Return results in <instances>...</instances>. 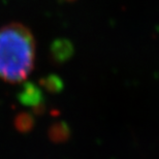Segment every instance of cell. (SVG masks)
I'll list each match as a JSON object with an SVG mask.
<instances>
[{
    "label": "cell",
    "instance_id": "6da1fadb",
    "mask_svg": "<svg viewBox=\"0 0 159 159\" xmlns=\"http://www.w3.org/2000/svg\"><path fill=\"white\" fill-rule=\"evenodd\" d=\"M35 61V40L21 23L0 27V79L11 84L25 81Z\"/></svg>",
    "mask_w": 159,
    "mask_h": 159
},
{
    "label": "cell",
    "instance_id": "7a4b0ae2",
    "mask_svg": "<svg viewBox=\"0 0 159 159\" xmlns=\"http://www.w3.org/2000/svg\"><path fill=\"white\" fill-rule=\"evenodd\" d=\"M31 124V121L29 120V118L26 117H19L18 121H17V125L19 127V129H25L26 130L28 128V125Z\"/></svg>",
    "mask_w": 159,
    "mask_h": 159
}]
</instances>
